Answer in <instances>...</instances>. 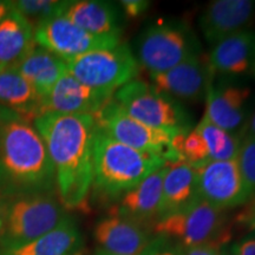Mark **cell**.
Returning a JSON list of instances; mask_svg holds the SVG:
<instances>
[{
  "label": "cell",
  "instance_id": "24",
  "mask_svg": "<svg viewBox=\"0 0 255 255\" xmlns=\"http://www.w3.org/2000/svg\"><path fill=\"white\" fill-rule=\"evenodd\" d=\"M15 69L43 98L68 72L65 60L40 46L34 47Z\"/></svg>",
  "mask_w": 255,
  "mask_h": 255
},
{
  "label": "cell",
  "instance_id": "31",
  "mask_svg": "<svg viewBox=\"0 0 255 255\" xmlns=\"http://www.w3.org/2000/svg\"><path fill=\"white\" fill-rule=\"evenodd\" d=\"M127 18L135 19L142 15L150 6V1L144 0H123L120 2Z\"/></svg>",
  "mask_w": 255,
  "mask_h": 255
},
{
  "label": "cell",
  "instance_id": "25",
  "mask_svg": "<svg viewBox=\"0 0 255 255\" xmlns=\"http://www.w3.org/2000/svg\"><path fill=\"white\" fill-rule=\"evenodd\" d=\"M196 131L205 139L210 161L237 159L240 150L241 137L210 123L206 117L195 127Z\"/></svg>",
  "mask_w": 255,
  "mask_h": 255
},
{
  "label": "cell",
  "instance_id": "9",
  "mask_svg": "<svg viewBox=\"0 0 255 255\" xmlns=\"http://www.w3.org/2000/svg\"><path fill=\"white\" fill-rule=\"evenodd\" d=\"M98 129L115 141L136 150L161 156L167 163L177 162L171 142L177 133L148 127L121 109L114 97L95 115Z\"/></svg>",
  "mask_w": 255,
  "mask_h": 255
},
{
  "label": "cell",
  "instance_id": "27",
  "mask_svg": "<svg viewBox=\"0 0 255 255\" xmlns=\"http://www.w3.org/2000/svg\"><path fill=\"white\" fill-rule=\"evenodd\" d=\"M69 2L59 0H15L12 1V5L34 27L41 21L63 15Z\"/></svg>",
  "mask_w": 255,
  "mask_h": 255
},
{
  "label": "cell",
  "instance_id": "12",
  "mask_svg": "<svg viewBox=\"0 0 255 255\" xmlns=\"http://www.w3.org/2000/svg\"><path fill=\"white\" fill-rule=\"evenodd\" d=\"M213 75L208 58L200 55L189 58L168 71L150 73L151 85L174 100L199 103L206 98Z\"/></svg>",
  "mask_w": 255,
  "mask_h": 255
},
{
  "label": "cell",
  "instance_id": "10",
  "mask_svg": "<svg viewBox=\"0 0 255 255\" xmlns=\"http://www.w3.org/2000/svg\"><path fill=\"white\" fill-rule=\"evenodd\" d=\"M34 41L66 62L91 51L116 47L121 44V36H95L58 15L34 26Z\"/></svg>",
  "mask_w": 255,
  "mask_h": 255
},
{
  "label": "cell",
  "instance_id": "17",
  "mask_svg": "<svg viewBox=\"0 0 255 255\" xmlns=\"http://www.w3.org/2000/svg\"><path fill=\"white\" fill-rule=\"evenodd\" d=\"M165 168L167 164L145 177L131 190L124 193L110 214L124 216L145 228L149 225L154 227L159 219Z\"/></svg>",
  "mask_w": 255,
  "mask_h": 255
},
{
  "label": "cell",
  "instance_id": "28",
  "mask_svg": "<svg viewBox=\"0 0 255 255\" xmlns=\"http://www.w3.org/2000/svg\"><path fill=\"white\" fill-rule=\"evenodd\" d=\"M237 159L246 186L253 197L255 196V137H242Z\"/></svg>",
  "mask_w": 255,
  "mask_h": 255
},
{
  "label": "cell",
  "instance_id": "33",
  "mask_svg": "<svg viewBox=\"0 0 255 255\" xmlns=\"http://www.w3.org/2000/svg\"><path fill=\"white\" fill-rule=\"evenodd\" d=\"M240 222L247 225L251 231L255 229V201L240 215Z\"/></svg>",
  "mask_w": 255,
  "mask_h": 255
},
{
  "label": "cell",
  "instance_id": "16",
  "mask_svg": "<svg viewBox=\"0 0 255 255\" xmlns=\"http://www.w3.org/2000/svg\"><path fill=\"white\" fill-rule=\"evenodd\" d=\"M254 13L253 0H214L201 13L199 26L207 43L214 46L226 37L245 30Z\"/></svg>",
  "mask_w": 255,
  "mask_h": 255
},
{
  "label": "cell",
  "instance_id": "13",
  "mask_svg": "<svg viewBox=\"0 0 255 255\" xmlns=\"http://www.w3.org/2000/svg\"><path fill=\"white\" fill-rule=\"evenodd\" d=\"M114 95L87 87L66 72L43 98L44 114L91 115L95 116Z\"/></svg>",
  "mask_w": 255,
  "mask_h": 255
},
{
  "label": "cell",
  "instance_id": "8",
  "mask_svg": "<svg viewBox=\"0 0 255 255\" xmlns=\"http://www.w3.org/2000/svg\"><path fill=\"white\" fill-rule=\"evenodd\" d=\"M195 34L182 23H157L144 28L136 39V59L149 73L168 71L200 55Z\"/></svg>",
  "mask_w": 255,
  "mask_h": 255
},
{
  "label": "cell",
  "instance_id": "15",
  "mask_svg": "<svg viewBox=\"0 0 255 255\" xmlns=\"http://www.w3.org/2000/svg\"><path fill=\"white\" fill-rule=\"evenodd\" d=\"M251 89L231 83H210L206 94L205 116L210 123L234 132L246 124Z\"/></svg>",
  "mask_w": 255,
  "mask_h": 255
},
{
  "label": "cell",
  "instance_id": "4",
  "mask_svg": "<svg viewBox=\"0 0 255 255\" xmlns=\"http://www.w3.org/2000/svg\"><path fill=\"white\" fill-rule=\"evenodd\" d=\"M5 201L6 215L0 233V251L13 250L37 240L56 228L68 215L52 191L24 194Z\"/></svg>",
  "mask_w": 255,
  "mask_h": 255
},
{
  "label": "cell",
  "instance_id": "18",
  "mask_svg": "<svg viewBox=\"0 0 255 255\" xmlns=\"http://www.w3.org/2000/svg\"><path fill=\"white\" fill-rule=\"evenodd\" d=\"M254 60L255 32L245 28L213 46L208 65L213 76L237 77L253 71Z\"/></svg>",
  "mask_w": 255,
  "mask_h": 255
},
{
  "label": "cell",
  "instance_id": "34",
  "mask_svg": "<svg viewBox=\"0 0 255 255\" xmlns=\"http://www.w3.org/2000/svg\"><path fill=\"white\" fill-rule=\"evenodd\" d=\"M244 136H253L255 137V111L252 114L250 120L247 121L244 128H242V133L240 137L242 138Z\"/></svg>",
  "mask_w": 255,
  "mask_h": 255
},
{
  "label": "cell",
  "instance_id": "20",
  "mask_svg": "<svg viewBox=\"0 0 255 255\" xmlns=\"http://www.w3.org/2000/svg\"><path fill=\"white\" fill-rule=\"evenodd\" d=\"M64 17L95 36H121L119 6L110 1H70Z\"/></svg>",
  "mask_w": 255,
  "mask_h": 255
},
{
  "label": "cell",
  "instance_id": "29",
  "mask_svg": "<svg viewBox=\"0 0 255 255\" xmlns=\"http://www.w3.org/2000/svg\"><path fill=\"white\" fill-rule=\"evenodd\" d=\"M142 255H181V253L175 242L162 237H155Z\"/></svg>",
  "mask_w": 255,
  "mask_h": 255
},
{
  "label": "cell",
  "instance_id": "36",
  "mask_svg": "<svg viewBox=\"0 0 255 255\" xmlns=\"http://www.w3.org/2000/svg\"><path fill=\"white\" fill-rule=\"evenodd\" d=\"M5 215H6V201L2 197H0V233L4 228L5 223Z\"/></svg>",
  "mask_w": 255,
  "mask_h": 255
},
{
  "label": "cell",
  "instance_id": "22",
  "mask_svg": "<svg viewBox=\"0 0 255 255\" xmlns=\"http://www.w3.org/2000/svg\"><path fill=\"white\" fill-rule=\"evenodd\" d=\"M83 246V237L77 223L70 215L37 240L13 248L0 251V255H78Z\"/></svg>",
  "mask_w": 255,
  "mask_h": 255
},
{
  "label": "cell",
  "instance_id": "39",
  "mask_svg": "<svg viewBox=\"0 0 255 255\" xmlns=\"http://www.w3.org/2000/svg\"><path fill=\"white\" fill-rule=\"evenodd\" d=\"M252 73L255 76V60H254V66H253V71H252Z\"/></svg>",
  "mask_w": 255,
  "mask_h": 255
},
{
  "label": "cell",
  "instance_id": "35",
  "mask_svg": "<svg viewBox=\"0 0 255 255\" xmlns=\"http://www.w3.org/2000/svg\"><path fill=\"white\" fill-rule=\"evenodd\" d=\"M13 8L12 1H7V0H0V23L4 20L6 15Z\"/></svg>",
  "mask_w": 255,
  "mask_h": 255
},
{
  "label": "cell",
  "instance_id": "2",
  "mask_svg": "<svg viewBox=\"0 0 255 255\" xmlns=\"http://www.w3.org/2000/svg\"><path fill=\"white\" fill-rule=\"evenodd\" d=\"M56 173L43 137L11 111L0 114V197L50 193Z\"/></svg>",
  "mask_w": 255,
  "mask_h": 255
},
{
  "label": "cell",
  "instance_id": "1",
  "mask_svg": "<svg viewBox=\"0 0 255 255\" xmlns=\"http://www.w3.org/2000/svg\"><path fill=\"white\" fill-rule=\"evenodd\" d=\"M55 167L60 205L85 209L94 181V139L97 130L91 115L46 113L33 121Z\"/></svg>",
  "mask_w": 255,
  "mask_h": 255
},
{
  "label": "cell",
  "instance_id": "19",
  "mask_svg": "<svg viewBox=\"0 0 255 255\" xmlns=\"http://www.w3.org/2000/svg\"><path fill=\"white\" fill-rule=\"evenodd\" d=\"M0 108L28 122L44 114L43 97L15 68L0 71Z\"/></svg>",
  "mask_w": 255,
  "mask_h": 255
},
{
  "label": "cell",
  "instance_id": "40",
  "mask_svg": "<svg viewBox=\"0 0 255 255\" xmlns=\"http://www.w3.org/2000/svg\"><path fill=\"white\" fill-rule=\"evenodd\" d=\"M1 110H2V109H1V108H0V114H1Z\"/></svg>",
  "mask_w": 255,
  "mask_h": 255
},
{
  "label": "cell",
  "instance_id": "37",
  "mask_svg": "<svg viewBox=\"0 0 255 255\" xmlns=\"http://www.w3.org/2000/svg\"><path fill=\"white\" fill-rule=\"evenodd\" d=\"M222 255H238L237 248H235V245H232V246H225L222 248Z\"/></svg>",
  "mask_w": 255,
  "mask_h": 255
},
{
  "label": "cell",
  "instance_id": "23",
  "mask_svg": "<svg viewBox=\"0 0 255 255\" xmlns=\"http://www.w3.org/2000/svg\"><path fill=\"white\" fill-rule=\"evenodd\" d=\"M197 197L195 168L183 162L167 163L162 183L159 219L183 209Z\"/></svg>",
  "mask_w": 255,
  "mask_h": 255
},
{
  "label": "cell",
  "instance_id": "30",
  "mask_svg": "<svg viewBox=\"0 0 255 255\" xmlns=\"http://www.w3.org/2000/svg\"><path fill=\"white\" fill-rule=\"evenodd\" d=\"M223 247H225V245L218 244V242H210V244L194 247L178 246V251H180L181 255H222Z\"/></svg>",
  "mask_w": 255,
  "mask_h": 255
},
{
  "label": "cell",
  "instance_id": "3",
  "mask_svg": "<svg viewBox=\"0 0 255 255\" xmlns=\"http://www.w3.org/2000/svg\"><path fill=\"white\" fill-rule=\"evenodd\" d=\"M165 164L161 156L136 150L96 130L92 189L103 200L120 199Z\"/></svg>",
  "mask_w": 255,
  "mask_h": 255
},
{
  "label": "cell",
  "instance_id": "26",
  "mask_svg": "<svg viewBox=\"0 0 255 255\" xmlns=\"http://www.w3.org/2000/svg\"><path fill=\"white\" fill-rule=\"evenodd\" d=\"M171 149L177 162H183L193 168L200 167L209 161L205 139L196 131L195 128L188 132L175 135L171 142Z\"/></svg>",
  "mask_w": 255,
  "mask_h": 255
},
{
  "label": "cell",
  "instance_id": "11",
  "mask_svg": "<svg viewBox=\"0 0 255 255\" xmlns=\"http://www.w3.org/2000/svg\"><path fill=\"white\" fill-rule=\"evenodd\" d=\"M195 170L197 195L216 208L232 209L245 205L252 199L238 159H209Z\"/></svg>",
  "mask_w": 255,
  "mask_h": 255
},
{
  "label": "cell",
  "instance_id": "5",
  "mask_svg": "<svg viewBox=\"0 0 255 255\" xmlns=\"http://www.w3.org/2000/svg\"><path fill=\"white\" fill-rule=\"evenodd\" d=\"M155 237L169 239L181 247H194L218 242L226 245L229 232L226 226L225 210L197 197L190 205L155 223Z\"/></svg>",
  "mask_w": 255,
  "mask_h": 255
},
{
  "label": "cell",
  "instance_id": "6",
  "mask_svg": "<svg viewBox=\"0 0 255 255\" xmlns=\"http://www.w3.org/2000/svg\"><path fill=\"white\" fill-rule=\"evenodd\" d=\"M114 100L124 113L148 127L175 133L191 130V119L182 105L143 81L120 88Z\"/></svg>",
  "mask_w": 255,
  "mask_h": 255
},
{
  "label": "cell",
  "instance_id": "38",
  "mask_svg": "<svg viewBox=\"0 0 255 255\" xmlns=\"http://www.w3.org/2000/svg\"><path fill=\"white\" fill-rule=\"evenodd\" d=\"M95 255H109V254H105V253H103V252L97 251V252H96V254H95Z\"/></svg>",
  "mask_w": 255,
  "mask_h": 255
},
{
  "label": "cell",
  "instance_id": "32",
  "mask_svg": "<svg viewBox=\"0 0 255 255\" xmlns=\"http://www.w3.org/2000/svg\"><path fill=\"white\" fill-rule=\"evenodd\" d=\"M238 255H255V229L235 244Z\"/></svg>",
  "mask_w": 255,
  "mask_h": 255
},
{
  "label": "cell",
  "instance_id": "7",
  "mask_svg": "<svg viewBox=\"0 0 255 255\" xmlns=\"http://www.w3.org/2000/svg\"><path fill=\"white\" fill-rule=\"evenodd\" d=\"M66 65L68 72L78 82L109 95L135 81L141 69L135 53L127 44L91 51L66 60Z\"/></svg>",
  "mask_w": 255,
  "mask_h": 255
},
{
  "label": "cell",
  "instance_id": "14",
  "mask_svg": "<svg viewBox=\"0 0 255 255\" xmlns=\"http://www.w3.org/2000/svg\"><path fill=\"white\" fill-rule=\"evenodd\" d=\"M94 238L97 251L109 255H142L152 240L142 225L115 214L96 223Z\"/></svg>",
  "mask_w": 255,
  "mask_h": 255
},
{
  "label": "cell",
  "instance_id": "21",
  "mask_svg": "<svg viewBox=\"0 0 255 255\" xmlns=\"http://www.w3.org/2000/svg\"><path fill=\"white\" fill-rule=\"evenodd\" d=\"M36 45L34 27L13 7L0 23V71L17 68Z\"/></svg>",
  "mask_w": 255,
  "mask_h": 255
}]
</instances>
